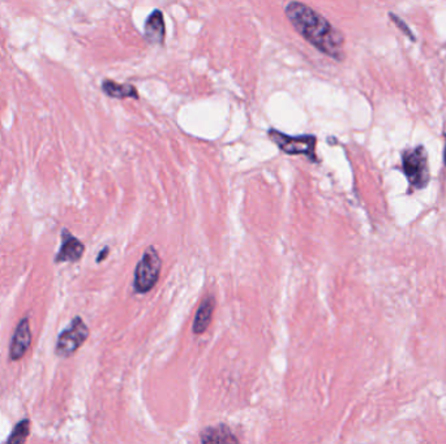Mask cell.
I'll list each match as a JSON object with an SVG mask.
<instances>
[{
    "label": "cell",
    "mask_w": 446,
    "mask_h": 444,
    "mask_svg": "<svg viewBox=\"0 0 446 444\" xmlns=\"http://www.w3.org/2000/svg\"><path fill=\"white\" fill-rule=\"evenodd\" d=\"M166 37V25L163 13L160 9H154L148 16L143 26V38L149 45H163Z\"/></svg>",
    "instance_id": "6"
},
{
    "label": "cell",
    "mask_w": 446,
    "mask_h": 444,
    "mask_svg": "<svg viewBox=\"0 0 446 444\" xmlns=\"http://www.w3.org/2000/svg\"><path fill=\"white\" fill-rule=\"evenodd\" d=\"M402 168L408 183L416 189H422L430 183L428 155L423 146L407 150L402 155Z\"/></svg>",
    "instance_id": "4"
},
{
    "label": "cell",
    "mask_w": 446,
    "mask_h": 444,
    "mask_svg": "<svg viewBox=\"0 0 446 444\" xmlns=\"http://www.w3.org/2000/svg\"><path fill=\"white\" fill-rule=\"evenodd\" d=\"M161 267L162 261L160 255L153 246H149L136 267L134 288L137 294H146L157 284L160 279Z\"/></svg>",
    "instance_id": "3"
},
{
    "label": "cell",
    "mask_w": 446,
    "mask_h": 444,
    "mask_svg": "<svg viewBox=\"0 0 446 444\" xmlns=\"http://www.w3.org/2000/svg\"><path fill=\"white\" fill-rule=\"evenodd\" d=\"M109 253V248H106L102 253L99 254V258H98V261H102L104 258V255Z\"/></svg>",
    "instance_id": "14"
},
{
    "label": "cell",
    "mask_w": 446,
    "mask_h": 444,
    "mask_svg": "<svg viewBox=\"0 0 446 444\" xmlns=\"http://www.w3.org/2000/svg\"><path fill=\"white\" fill-rule=\"evenodd\" d=\"M89 336V330L87 325L82 322L81 318H76L71 327L65 330L58 341V355L62 357H68L80 348Z\"/></svg>",
    "instance_id": "5"
},
{
    "label": "cell",
    "mask_w": 446,
    "mask_h": 444,
    "mask_svg": "<svg viewBox=\"0 0 446 444\" xmlns=\"http://www.w3.org/2000/svg\"><path fill=\"white\" fill-rule=\"evenodd\" d=\"M215 308V299L213 296H207L204 299V301L201 302L199 310L196 313V317H195V322H193V333H202L207 331V327L212 322V317H213V313H214Z\"/></svg>",
    "instance_id": "7"
},
{
    "label": "cell",
    "mask_w": 446,
    "mask_h": 444,
    "mask_svg": "<svg viewBox=\"0 0 446 444\" xmlns=\"http://www.w3.org/2000/svg\"><path fill=\"white\" fill-rule=\"evenodd\" d=\"M84 253V245L79 240L70 236L64 240L62 250L59 253V261H77Z\"/></svg>",
    "instance_id": "11"
},
{
    "label": "cell",
    "mask_w": 446,
    "mask_h": 444,
    "mask_svg": "<svg viewBox=\"0 0 446 444\" xmlns=\"http://www.w3.org/2000/svg\"><path fill=\"white\" fill-rule=\"evenodd\" d=\"M28 434H29V423L24 421V422L17 425V428H15L12 436L9 438V443H23Z\"/></svg>",
    "instance_id": "12"
},
{
    "label": "cell",
    "mask_w": 446,
    "mask_h": 444,
    "mask_svg": "<svg viewBox=\"0 0 446 444\" xmlns=\"http://www.w3.org/2000/svg\"><path fill=\"white\" fill-rule=\"evenodd\" d=\"M102 90L106 96H111V98L138 99L137 89L131 84H118L112 79H104L102 82Z\"/></svg>",
    "instance_id": "9"
},
{
    "label": "cell",
    "mask_w": 446,
    "mask_h": 444,
    "mask_svg": "<svg viewBox=\"0 0 446 444\" xmlns=\"http://www.w3.org/2000/svg\"><path fill=\"white\" fill-rule=\"evenodd\" d=\"M31 345V330L28 321L24 319L18 327H17L16 333L13 336V341L11 345V358L17 360V358L23 357L25 352L28 350Z\"/></svg>",
    "instance_id": "8"
},
{
    "label": "cell",
    "mask_w": 446,
    "mask_h": 444,
    "mask_svg": "<svg viewBox=\"0 0 446 444\" xmlns=\"http://www.w3.org/2000/svg\"><path fill=\"white\" fill-rule=\"evenodd\" d=\"M201 442L204 443H238V439L224 425L209 428L201 433Z\"/></svg>",
    "instance_id": "10"
},
{
    "label": "cell",
    "mask_w": 446,
    "mask_h": 444,
    "mask_svg": "<svg viewBox=\"0 0 446 444\" xmlns=\"http://www.w3.org/2000/svg\"><path fill=\"white\" fill-rule=\"evenodd\" d=\"M391 20L394 21V24L398 26L399 29H401V30L403 32V34H406V35H408V37H410V40H415V37L414 35H413V33H411V30L408 29V26H407V25L405 24V23H403V21H402L401 18H399V17L394 16L393 13H391Z\"/></svg>",
    "instance_id": "13"
},
{
    "label": "cell",
    "mask_w": 446,
    "mask_h": 444,
    "mask_svg": "<svg viewBox=\"0 0 446 444\" xmlns=\"http://www.w3.org/2000/svg\"><path fill=\"white\" fill-rule=\"evenodd\" d=\"M288 21L304 40L324 55L342 62L344 59V37L327 18L302 1L293 0L285 9Z\"/></svg>",
    "instance_id": "1"
},
{
    "label": "cell",
    "mask_w": 446,
    "mask_h": 444,
    "mask_svg": "<svg viewBox=\"0 0 446 444\" xmlns=\"http://www.w3.org/2000/svg\"><path fill=\"white\" fill-rule=\"evenodd\" d=\"M444 163L446 166V135H445V150H444Z\"/></svg>",
    "instance_id": "15"
},
{
    "label": "cell",
    "mask_w": 446,
    "mask_h": 444,
    "mask_svg": "<svg viewBox=\"0 0 446 444\" xmlns=\"http://www.w3.org/2000/svg\"><path fill=\"white\" fill-rule=\"evenodd\" d=\"M269 138L287 155H304L311 162H317L316 145L317 137L313 135H290L279 132L277 129H269Z\"/></svg>",
    "instance_id": "2"
}]
</instances>
